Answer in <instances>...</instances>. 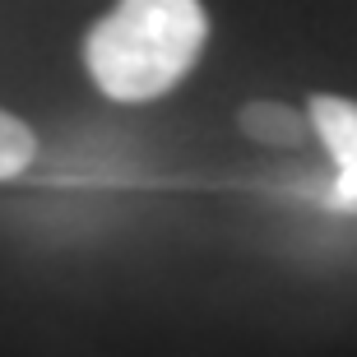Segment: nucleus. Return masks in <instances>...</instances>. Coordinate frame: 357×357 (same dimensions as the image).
I'll use <instances>...</instances> for the list:
<instances>
[{
  "mask_svg": "<svg viewBox=\"0 0 357 357\" xmlns=\"http://www.w3.org/2000/svg\"><path fill=\"white\" fill-rule=\"evenodd\" d=\"M38 158V135L28 130L24 121L0 107V181H14L24 176Z\"/></svg>",
  "mask_w": 357,
  "mask_h": 357,
  "instance_id": "4",
  "label": "nucleus"
},
{
  "mask_svg": "<svg viewBox=\"0 0 357 357\" xmlns=\"http://www.w3.org/2000/svg\"><path fill=\"white\" fill-rule=\"evenodd\" d=\"M237 126L246 139L265 149H306L311 139V121L288 102H246L237 112Z\"/></svg>",
  "mask_w": 357,
  "mask_h": 357,
  "instance_id": "3",
  "label": "nucleus"
},
{
  "mask_svg": "<svg viewBox=\"0 0 357 357\" xmlns=\"http://www.w3.org/2000/svg\"><path fill=\"white\" fill-rule=\"evenodd\" d=\"M306 121H311V135L325 139V153L344 176V195L353 199V176H357V107L348 98H334V93H316L306 102Z\"/></svg>",
  "mask_w": 357,
  "mask_h": 357,
  "instance_id": "2",
  "label": "nucleus"
},
{
  "mask_svg": "<svg viewBox=\"0 0 357 357\" xmlns=\"http://www.w3.org/2000/svg\"><path fill=\"white\" fill-rule=\"evenodd\" d=\"M204 42L199 0H116L84 38V70L112 102H153L199 66Z\"/></svg>",
  "mask_w": 357,
  "mask_h": 357,
  "instance_id": "1",
  "label": "nucleus"
}]
</instances>
